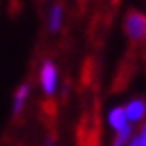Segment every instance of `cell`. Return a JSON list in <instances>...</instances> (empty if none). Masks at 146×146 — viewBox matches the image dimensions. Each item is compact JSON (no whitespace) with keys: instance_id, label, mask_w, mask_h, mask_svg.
Returning <instances> with one entry per match:
<instances>
[{"instance_id":"obj_1","label":"cell","mask_w":146,"mask_h":146,"mask_svg":"<svg viewBox=\"0 0 146 146\" xmlns=\"http://www.w3.org/2000/svg\"><path fill=\"white\" fill-rule=\"evenodd\" d=\"M123 33L131 44L146 42V13L141 10H129L123 17Z\"/></svg>"},{"instance_id":"obj_2","label":"cell","mask_w":146,"mask_h":146,"mask_svg":"<svg viewBox=\"0 0 146 146\" xmlns=\"http://www.w3.org/2000/svg\"><path fill=\"white\" fill-rule=\"evenodd\" d=\"M38 82H40V89L46 97H53L57 93V86H59V70L51 59L42 61L40 65V72H38Z\"/></svg>"},{"instance_id":"obj_3","label":"cell","mask_w":146,"mask_h":146,"mask_svg":"<svg viewBox=\"0 0 146 146\" xmlns=\"http://www.w3.org/2000/svg\"><path fill=\"white\" fill-rule=\"evenodd\" d=\"M123 110L131 125H141L146 119V99H141V97L131 99L123 104Z\"/></svg>"},{"instance_id":"obj_4","label":"cell","mask_w":146,"mask_h":146,"mask_svg":"<svg viewBox=\"0 0 146 146\" xmlns=\"http://www.w3.org/2000/svg\"><path fill=\"white\" fill-rule=\"evenodd\" d=\"M31 84L29 82H25V84H21V86L15 89V93H13V103H11V114L13 116H21L23 110H25V106H27L29 103V97H31Z\"/></svg>"},{"instance_id":"obj_5","label":"cell","mask_w":146,"mask_h":146,"mask_svg":"<svg viewBox=\"0 0 146 146\" xmlns=\"http://www.w3.org/2000/svg\"><path fill=\"white\" fill-rule=\"evenodd\" d=\"M106 119H108V125H110V129H112L114 133L123 131L125 127L131 125L129 119H127V116H125L123 106H114V108H110L108 114H106Z\"/></svg>"},{"instance_id":"obj_6","label":"cell","mask_w":146,"mask_h":146,"mask_svg":"<svg viewBox=\"0 0 146 146\" xmlns=\"http://www.w3.org/2000/svg\"><path fill=\"white\" fill-rule=\"evenodd\" d=\"M63 21H65V10L63 4H53L49 8V15H48V27L51 33H59L63 29Z\"/></svg>"},{"instance_id":"obj_7","label":"cell","mask_w":146,"mask_h":146,"mask_svg":"<svg viewBox=\"0 0 146 146\" xmlns=\"http://www.w3.org/2000/svg\"><path fill=\"white\" fill-rule=\"evenodd\" d=\"M133 133H135V125H129V127H125L123 131L114 133L112 146H127V142H129L131 137H133Z\"/></svg>"},{"instance_id":"obj_8","label":"cell","mask_w":146,"mask_h":146,"mask_svg":"<svg viewBox=\"0 0 146 146\" xmlns=\"http://www.w3.org/2000/svg\"><path fill=\"white\" fill-rule=\"evenodd\" d=\"M127 146H146V119L141 123V127L133 133L131 141L127 142Z\"/></svg>"},{"instance_id":"obj_9","label":"cell","mask_w":146,"mask_h":146,"mask_svg":"<svg viewBox=\"0 0 146 146\" xmlns=\"http://www.w3.org/2000/svg\"><path fill=\"white\" fill-rule=\"evenodd\" d=\"M44 146H57V141H55L53 137H48L46 142H44Z\"/></svg>"},{"instance_id":"obj_10","label":"cell","mask_w":146,"mask_h":146,"mask_svg":"<svg viewBox=\"0 0 146 146\" xmlns=\"http://www.w3.org/2000/svg\"><path fill=\"white\" fill-rule=\"evenodd\" d=\"M112 2H114V0H112Z\"/></svg>"}]
</instances>
